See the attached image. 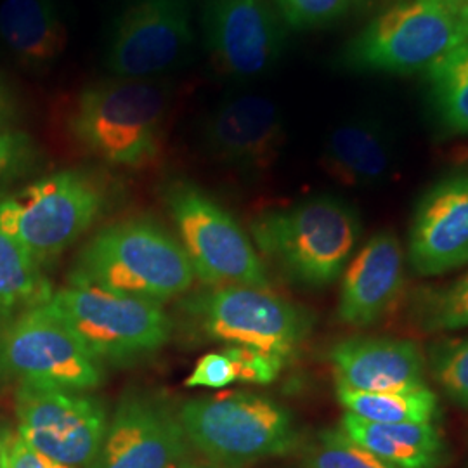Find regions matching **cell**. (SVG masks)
<instances>
[{
	"label": "cell",
	"mask_w": 468,
	"mask_h": 468,
	"mask_svg": "<svg viewBox=\"0 0 468 468\" xmlns=\"http://www.w3.org/2000/svg\"><path fill=\"white\" fill-rule=\"evenodd\" d=\"M170 98V87L160 80L113 77L69 98L65 127L89 156L115 167H143L160 151Z\"/></svg>",
	"instance_id": "obj_1"
},
{
	"label": "cell",
	"mask_w": 468,
	"mask_h": 468,
	"mask_svg": "<svg viewBox=\"0 0 468 468\" xmlns=\"http://www.w3.org/2000/svg\"><path fill=\"white\" fill-rule=\"evenodd\" d=\"M261 253L292 283L334 284L363 238V220L349 201L316 195L261 214L251 222Z\"/></svg>",
	"instance_id": "obj_2"
},
{
	"label": "cell",
	"mask_w": 468,
	"mask_h": 468,
	"mask_svg": "<svg viewBox=\"0 0 468 468\" xmlns=\"http://www.w3.org/2000/svg\"><path fill=\"white\" fill-rule=\"evenodd\" d=\"M195 271L183 245L151 218L120 220L94 234L77 257L71 282L164 303L187 292Z\"/></svg>",
	"instance_id": "obj_3"
},
{
	"label": "cell",
	"mask_w": 468,
	"mask_h": 468,
	"mask_svg": "<svg viewBox=\"0 0 468 468\" xmlns=\"http://www.w3.org/2000/svg\"><path fill=\"white\" fill-rule=\"evenodd\" d=\"M467 40V5L460 0H398L352 38L342 63L357 73L427 71Z\"/></svg>",
	"instance_id": "obj_4"
},
{
	"label": "cell",
	"mask_w": 468,
	"mask_h": 468,
	"mask_svg": "<svg viewBox=\"0 0 468 468\" xmlns=\"http://www.w3.org/2000/svg\"><path fill=\"white\" fill-rule=\"evenodd\" d=\"M46 305L98 363H133L160 351L172 334L162 303L118 293L100 284L71 282Z\"/></svg>",
	"instance_id": "obj_5"
},
{
	"label": "cell",
	"mask_w": 468,
	"mask_h": 468,
	"mask_svg": "<svg viewBox=\"0 0 468 468\" xmlns=\"http://www.w3.org/2000/svg\"><path fill=\"white\" fill-rule=\"evenodd\" d=\"M179 420L189 444L224 467L283 456L299 444L290 411L253 392H222L186 401Z\"/></svg>",
	"instance_id": "obj_6"
},
{
	"label": "cell",
	"mask_w": 468,
	"mask_h": 468,
	"mask_svg": "<svg viewBox=\"0 0 468 468\" xmlns=\"http://www.w3.org/2000/svg\"><path fill=\"white\" fill-rule=\"evenodd\" d=\"M104 203L98 179L82 170H61L0 201V229L42 266L98 220Z\"/></svg>",
	"instance_id": "obj_7"
},
{
	"label": "cell",
	"mask_w": 468,
	"mask_h": 468,
	"mask_svg": "<svg viewBox=\"0 0 468 468\" xmlns=\"http://www.w3.org/2000/svg\"><path fill=\"white\" fill-rule=\"evenodd\" d=\"M164 200L195 276L207 286L245 284L271 290L268 269L238 220L189 181H172Z\"/></svg>",
	"instance_id": "obj_8"
},
{
	"label": "cell",
	"mask_w": 468,
	"mask_h": 468,
	"mask_svg": "<svg viewBox=\"0 0 468 468\" xmlns=\"http://www.w3.org/2000/svg\"><path fill=\"white\" fill-rule=\"evenodd\" d=\"M101 378L100 363L46 303L0 324V388L15 384L90 390Z\"/></svg>",
	"instance_id": "obj_9"
},
{
	"label": "cell",
	"mask_w": 468,
	"mask_h": 468,
	"mask_svg": "<svg viewBox=\"0 0 468 468\" xmlns=\"http://www.w3.org/2000/svg\"><path fill=\"white\" fill-rule=\"evenodd\" d=\"M186 309L214 340L288 357L311 334L313 316L268 288L222 284L186 302Z\"/></svg>",
	"instance_id": "obj_10"
},
{
	"label": "cell",
	"mask_w": 468,
	"mask_h": 468,
	"mask_svg": "<svg viewBox=\"0 0 468 468\" xmlns=\"http://www.w3.org/2000/svg\"><path fill=\"white\" fill-rule=\"evenodd\" d=\"M197 0H133L108 35L104 67L118 79H154L185 67L195 42Z\"/></svg>",
	"instance_id": "obj_11"
},
{
	"label": "cell",
	"mask_w": 468,
	"mask_h": 468,
	"mask_svg": "<svg viewBox=\"0 0 468 468\" xmlns=\"http://www.w3.org/2000/svg\"><path fill=\"white\" fill-rule=\"evenodd\" d=\"M17 434L34 450L69 467H89L108 429L102 402L85 390L19 385Z\"/></svg>",
	"instance_id": "obj_12"
},
{
	"label": "cell",
	"mask_w": 468,
	"mask_h": 468,
	"mask_svg": "<svg viewBox=\"0 0 468 468\" xmlns=\"http://www.w3.org/2000/svg\"><path fill=\"white\" fill-rule=\"evenodd\" d=\"M200 32L212 67L238 80L269 73L288 40L271 0H201Z\"/></svg>",
	"instance_id": "obj_13"
},
{
	"label": "cell",
	"mask_w": 468,
	"mask_h": 468,
	"mask_svg": "<svg viewBox=\"0 0 468 468\" xmlns=\"http://www.w3.org/2000/svg\"><path fill=\"white\" fill-rule=\"evenodd\" d=\"M179 413L148 392H127L87 468H181L187 454Z\"/></svg>",
	"instance_id": "obj_14"
},
{
	"label": "cell",
	"mask_w": 468,
	"mask_h": 468,
	"mask_svg": "<svg viewBox=\"0 0 468 468\" xmlns=\"http://www.w3.org/2000/svg\"><path fill=\"white\" fill-rule=\"evenodd\" d=\"M408 262L423 278L468 264V167L452 170L425 189L408 233Z\"/></svg>",
	"instance_id": "obj_15"
},
{
	"label": "cell",
	"mask_w": 468,
	"mask_h": 468,
	"mask_svg": "<svg viewBox=\"0 0 468 468\" xmlns=\"http://www.w3.org/2000/svg\"><path fill=\"white\" fill-rule=\"evenodd\" d=\"M201 139L218 164L245 176H261L280 158L286 133L274 101L241 94L222 101L208 115Z\"/></svg>",
	"instance_id": "obj_16"
},
{
	"label": "cell",
	"mask_w": 468,
	"mask_h": 468,
	"mask_svg": "<svg viewBox=\"0 0 468 468\" xmlns=\"http://www.w3.org/2000/svg\"><path fill=\"white\" fill-rule=\"evenodd\" d=\"M404 268V251L396 233L382 229L369 236L344 271L338 321L359 330L380 323L399 301Z\"/></svg>",
	"instance_id": "obj_17"
},
{
	"label": "cell",
	"mask_w": 468,
	"mask_h": 468,
	"mask_svg": "<svg viewBox=\"0 0 468 468\" xmlns=\"http://www.w3.org/2000/svg\"><path fill=\"white\" fill-rule=\"evenodd\" d=\"M335 385L356 392H399L427 385V357L417 342L352 336L330 349Z\"/></svg>",
	"instance_id": "obj_18"
},
{
	"label": "cell",
	"mask_w": 468,
	"mask_h": 468,
	"mask_svg": "<svg viewBox=\"0 0 468 468\" xmlns=\"http://www.w3.org/2000/svg\"><path fill=\"white\" fill-rule=\"evenodd\" d=\"M321 167L338 185L354 189L380 187L398 167V139L377 115L347 118L324 139Z\"/></svg>",
	"instance_id": "obj_19"
},
{
	"label": "cell",
	"mask_w": 468,
	"mask_h": 468,
	"mask_svg": "<svg viewBox=\"0 0 468 468\" xmlns=\"http://www.w3.org/2000/svg\"><path fill=\"white\" fill-rule=\"evenodd\" d=\"M0 40L23 67L44 71L63 58L69 37L56 0H2Z\"/></svg>",
	"instance_id": "obj_20"
},
{
	"label": "cell",
	"mask_w": 468,
	"mask_h": 468,
	"mask_svg": "<svg viewBox=\"0 0 468 468\" xmlns=\"http://www.w3.org/2000/svg\"><path fill=\"white\" fill-rule=\"evenodd\" d=\"M338 429L392 467L439 468L446 460V442L435 421L375 423L344 413Z\"/></svg>",
	"instance_id": "obj_21"
},
{
	"label": "cell",
	"mask_w": 468,
	"mask_h": 468,
	"mask_svg": "<svg viewBox=\"0 0 468 468\" xmlns=\"http://www.w3.org/2000/svg\"><path fill=\"white\" fill-rule=\"evenodd\" d=\"M283 357L243 346H228L198 359L185 385L189 388H226L233 384L268 385L283 368Z\"/></svg>",
	"instance_id": "obj_22"
},
{
	"label": "cell",
	"mask_w": 468,
	"mask_h": 468,
	"mask_svg": "<svg viewBox=\"0 0 468 468\" xmlns=\"http://www.w3.org/2000/svg\"><path fill=\"white\" fill-rule=\"evenodd\" d=\"M336 399L357 419L375 423H431L439 420V398L425 385L399 392H356L336 387Z\"/></svg>",
	"instance_id": "obj_23"
},
{
	"label": "cell",
	"mask_w": 468,
	"mask_h": 468,
	"mask_svg": "<svg viewBox=\"0 0 468 468\" xmlns=\"http://www.w3.org/2000/svg\"><path fill=\"white\" fill-rule=\"evenodd\" d=\"M50 295V284L40 266L15 238L0 229V314L13 316L46 303Z\"/></svg>",
	"instance_id": "obj_24"
},
{
	"label": "cell",
	"mask_w": 468,
	"mask_h": 468,
	"mask_svg": "<svg viewBox=\"0 0 468 468\" xmlns=\"http://www.w3.org/2000/svg\"><path fill=\"white\" fill-rule=\"evenodd\" d=\"M408 318L423 334H452L468 328V271L452 283L413 290Z\"/></svg>",
	"instance_id": "obj_25"
},
{
	"label": "cell",
	"mask_w": 468,
	"mask_h": 468,
	"mask_svg": "<svg viewBox=\"0 0 468 468\" xmlns=\"http://www.w3.org/2000/svg\"><path fill=\"white\" fill-rule=\"evenodd\" d=\"M435 113L452 134L468 135V40L427 69Z\"/></svg>",
	"instance_id": "obj_26"
},
{
	"label": "cell",
	"mask_w": 468,
	"mask_h": 468,
	"mask_svg": "<svg viewBox=\"0 0 468 468\" xmlns=\"http://www.w3.org/2000/svg\"><path fill=\"white\" fill-rule=\"evenodd\" d=\"M425 357L427 371L450 401L468 410V335L435 340Z\"/></svg>",
	"instance_id": "obj_27"
},
{
	"label": "cell",
	"mask_w": 468,
	"mask_h": 468,
	"mask_svg": "<svg viewBox=\"0 0 468 468\" xmlns=\"http://www.w3.org/2000/svg\"><path fill=\"white\" fill-rule=\"evenodd\" d=\"M303 468H396L356 444L338 427L319 432L303 452Z\"/></svg>",
	"instance_id": "obj_28"
},
{
	"label": "cell",
	"mask_w": 468,
	"mask_h": 468,
	"mask_svg": "<svg viewBox=\"0 0 468 468\" xmlns=\"http://www.w3.org/2000/svg\"><path fill=\"white\" fill-rule=\"evenodd\" d=\"M292 30L321 28L349 13L356 0H271Z\"/></svg>",
	"instance_id": "obj_29"
},
{
	"label": "cell",
	"mask_w": 468,
	"mask_h": 468,
	"mask_svg": "<svg viewBox=\"0 0 468 468\" xmlns=\"http://www.w3.org/2000/svg\"><path fill=\"white\" fill-rule=\"evenodd\" d=\"M34 143L25 133L0 127V186L13 181L34 165Z\"/></svg>",
	"instance_id": "obj_30"
},
{
	"label": "cell",
	"mask_w": 468,
	"mask_h": 468,
	"mask_svg": "<svg viewBox=\"0 0 468 468\" xmlns=\"http://www.w3.org/2000/svg\"><path fill=\"white\" fill-rule=\"evenodd\" d=\"M2 446L5 468H75L37 452L16 432L2 435Z\"/></svg>",
	"instance_id": "obj_31"
},
{
	"label": "cell",
	"mask_w": 468,
	"mask_h": 468,
	"mask_svg": "<svg viewBox=\"0 0 468 468\" xmlns=\"http://www.w3.org/2000/svg\"><path fill=\"white\" fill-rule=\"evenodd\" d=\"M17 98L11 85L0 75V127H11L17 117Z\"/></svg>",
	"instance_id": "obj_32"
},
{
	"label": "cell",
	"mask_w": 468,
	"mask_h": 468,
	"mask_svg": "<svg viewBox=\"0 0 468 468\" xmlns=\"http://www.w3.org/2000/svg\"><path fill=\"white\" fill-rule=\"evenodd\" d=\"M181 468H229L224 465H218V463H210V465H200V463H186Z\"/></svg>",
	"instance_id": "obj_33"
},
{
	"label": "cell",
	"mask_w": 468,
	"mask_h": 468,
	"mask_svg": "<svg viewBox=\"0 0 468 468\" xmlns=\"http://www.w3.org/2000/svg\"><path fill=\"white\" fill-rule=\"evenodd\" d=\"M0 468L4 467V446H2V437H0Z\"/></svg>",
	"instance_id": "obj_34"
},
{
	"label": "cell",
	"mask_w": 468,
	"mask_h": 468,
	"mask_svg": "<svg viewBox=\"0 0 468 468\" xmlns=\"http://www.w3.org/2000/svg\"><path fill=\"white\" fill-rule=\"evenodd\" d=\"M460 2H462V4H465V5H468V0H460Z\"/></svg>",
	"instance_id": "obj_35"
},
{
	"label": "cell",
	"mask_w": 468,
	"mask_h": 468,
	"mask_svg": "<svg viewBox=\"0 0 468 468\" xmlns=\"http://www.w3.org/2000/svg\"><path fill=\"white\" fill-rule=\"evenodd\" d=\"M467 11H468V5H467Z\"/></svg>",
	"instance_id": "obj_36"
}]
</instances>
